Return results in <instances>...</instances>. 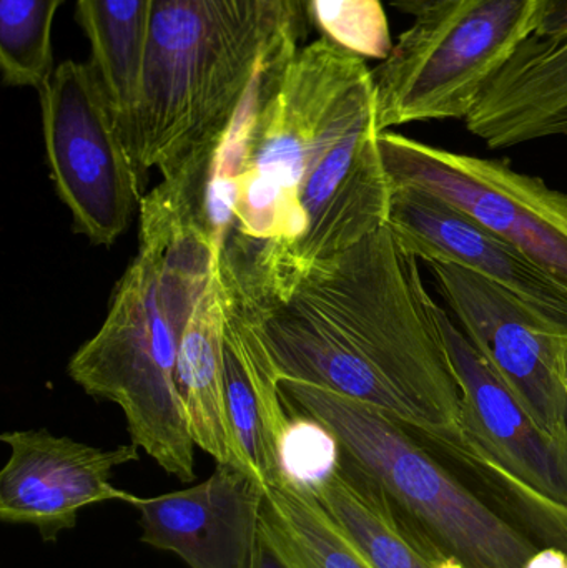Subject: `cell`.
Returning <instances> with one entry per match:
<instances>
[{
	"label": "cell",
	"instance_id": "6da1fadb",
	"mask_svg": "<svg viewBox=\"0 0 567 568\" xmlns=\"http://www.w3.org/2000/svg\"><path fill=\"white\" fill-rule=\"evenodd\" d=\"M419 260L388 226L275 296L243 291L282 377L376 407L453 456L462 393Z\"/></svg>",
	"mask_w": 567,
	"mask_h": 568
},
{
	"label": "cell",
	"instance_id": "7a4b0ae2",
	"mask_svg": "<svg viewBox=\"0 0 567 568\" xmlns=\"http://www.w3.org/2000/svg\"><path fill=\"white\" fill-rule=\"evenodd\" d=\"M265 45L260 0H153L129 155L143 183L205 172Z\"/></svg>",
	"mask_w": 567,
	"mask_h": 568
},
{
	"label": "cell",
	"instance_id": "3957f363",
	"mask_svg": "<svg viewBox=\"0 0 567 568\" xmlns=\"http://www.w3.org/2000/svg\"><path fill=\"white\" fill-rule=\"evenodd\" d=\"M372 72L325 37L298 45L272 37L246 90L249 132L225 248L236 258L282 252L302 230L300 186L336 103Z\"/></svg>",
	"mask_w": 567,
	"mask_h": 568
},
{
	"label": "cell",
	"instance_id": "277c9868",
	"mask_svg": "<svg viewBox=\"0 0 567 568\" xmlns=\"http://www.w3.org/2000/svg\"><path fill=\"white\" fill-rule=\"evenodd\" d=\"M286 399L325 424L343 456L462 568H523L538 544L466 486L425 434L376 407L282 377Z\"/></svg>",
	"mask_w": 567,
	"mask_h": 568
},
{
	"label": "cell",
	"instance_id": "5b68a950",
	"mask_svg": "<svg viewBox=\"0 0 567 568\" xmlns=\"http://www.w3.org/2000/svg\"><path fill=\"white\" fill-rule=\"evenodd\" d=\"M182 333L160 300L155 266L136 253L113 290L100 329L69 363L90 396L123 410L130 440L180 483L195 479V440L176 381Z\"/></svg>",
	"mask_w": 567,
	"mask_h": 568
},
{
	"label": "cell",
	"instance_id": "8992f818",
	"mask_svg": "<svg viewBox=\"0 0 567 568\" xmlns=\"http://www.w3.org/2000/svg\"><path fill=\"white\" fill-rule=\"evenodd\" d=\"M379 133L369 72L336 103L316 140L300 186L302 230L295 242L249 260L223 253L246 291L275 296L313 263L340 255L388 225L393 186Z\"/></svg>",
	"mask_w": 567,
	"mask_h": 568
},
{
	"label": "cell",
	"instance_id": "52a82bcc",
	"mask_svg": "<svg viewBox=\"0 0 567 568\" xmlns=\"http://www.w3.org/2000/svg\"><path fill=\"white\" fill-rule=\"evenodd\" d=\"M541 0H448L415 17L372 69L382 132L466 120L492 80L536 32Z\"/></svg>",
	"mask_w": 567,
	"mask_h": 568
},
{
	"label": "cell",
	"instance_id": "ba28073f",
	"mask_svg": "<svg viewBox=\"0 0 567 568\" xmlns=\"http://www.w3.org/2000/svg\"><path fill=\"white\" fill-rule=\"evenodd\" d=\"M393 189H413L448 203L567 290V195L502 160L426 145L402 133H379Z\"/></svg>",
	"mask_w": 567,
	"mask_h": 568
},
{
	"label": "cell",
	"instance_id": "9c48e42d",
	"mask_svg": "<svg viewBox=\"0 0 567 568\" xmlns=\"http://www.w3.org/2000/svg\"><path fill=\"white\" fill-rule=\"evenodd\" d=\"M39 99L57 195L77 232L93 245H113L140 209L142 182L92 63H60Z\"/></svg>",
	"mask_w": 567,
	"mask_h": 568
},
{
	"label": "cell",
	"instance_id": "30bf717a",
	"mask_svg": "<svg viewBox=\"0 0 567 568\" xmlns=\"http://www.w3.org/2000/svg\"><path fill=\"white\" fill-rule=\"evenodd\" d=\"M439 326L462 393L455 457L541 514L567 547V440L545 429L442 306Z\"/></svg>",
	"mask_w": 567,
	"mask_h": 568
},
{
	"label": "cell",
	"instance_id": "8fae6325",
	"mask_svg": "<svg viewBox=\"0 0 567 568\" xmlns=\"http://www.w3.org/2000/svg\"><path fill=\"white\" fill-rule=\"evenodd\" d=\"M469 343L553 436L567 440V390L558 369L565 327L498 284L452 265L426 263Z\"/></svg>",
	"mask_w": 567,
	"mask_h": 568
},
{
	"label": "cell",
	"instance_id": "7c38bea8",
	"mask_svg": "<svg viewBox=\"0 0 567 568\" xmlns=\"http://www.w3.org/2000/svg\"><path fill=\"white\" fill-rule=\"evenodd\" d=\"M0 440L10 449L0 470V520L33 527L43 542L75 529L87 507L132 497L113 486L112 476L140 459L135 444L100 449L45 429L9 430Z\"/></svg>",
	"mask_w": 567,
	"mask_h": 568
},
{
	"label": "cell",
	"instance_id": "4fadbf2b",
	"mask_svg": "<svg viewBox=\"0 0 567 568\" xmlns=\"http://www.w3.org/2000/svg\"><path fill=\"white\" fill-rule=\"evenodd\" d=\"M265 487L225 464L209 479L156 497H130L140 540L172 552L189 568H252Z\"/></svg>",
	"mask_w": 567,
	"mask_h": 568
},
{
	"label": "cell",
	"instance_id": "5bb4252c",
	"mask_svg": "<svg viewBox=\"0 0 567 568\" xmlns=\"http://www.w3.org/2000/svg\"><path fill=\"white\" fill-rule=\"evenodd\" d=\"M386 226L422 262L469 270L567 329L566 287L448 203L418 190L393 189Z\"/></svg>",
	"mask_w": 567,
	"mask_h": 568
},
{
	"label": "cell",
	"instance_id": "9a60e30c",
	"mask_svg": "<svg viewBox=\"0 0 567 568\" xmlns=\"http://www.w3.org/2000/svg\"><path fill=\"white\" fill-rule=\"evenodd\" d=\"M225 323L226 297L219 263L180 339L176 381L196 447L216 464L249 474L230 419L223 363Z\"/></svg>",
	"mask_w": 567,
	"mask_h": 568
},
{
	"label": "cell",
	"instance_id": "2e32d148",
	"mask_svg": "<svg viewBox=\"0 0 567 568\" xmlns=\"http://www.w3.org/2000/svg\"><path fill=\"white\" fill-rule=\"evenodd\" d=\"M315 496L375 568H462L405 519L345 456Z\"/></svg>",
	"mask_w": 567,
	"mask_h": 568
},
{
	"label": "cell",
	"instance_id": "e0dca14e",
	"mask_svg": "<svg viewBox=\"0 0 567 568\" xmlns=\"http://www.w3.org/2000/svg\"><path fill=\"white\" fill-rule=\"evenodd\" d=\"M152 3L153 0H77V20L90 43V63L125 149L142 95Z\"/></svg>",
	"mask_w": 567,
	"mask_h": 568
},
{
	"label": "cell",
	"instance_id": "ac0fdd59",
	"mask_svg": "<svg viewBox=\"0 0 567 568\" xmlns=\"http://www.w3.org/2000/svg\"><path fill=\"white\" fill-rule=\"evenodd\" d=\"M260 539L285 568H375L316 496L283 483L265 487Z\"/></svg>",
	"mask_w": 567,
	"mask_h": 568
},
{
	"label": "cell",
	"instance_id": "d6986e66",
	"mask_svg": "<svg viewBox=\"0 0 567 568\" xmlns=\"http://www.w3.org/2000/svg\"><path fill=\"white\" fill-rule=\"evenodd\" d=\"M65 0H0L3 85L39 92L53 70L52 30Z\"/></svg>",
	"mask_w": 567,
	"mask_h": 568
},
{
	"label": "cell",
	"instance_id": "ffe728a7",
	"mask_svg": "<svg viewBox=\"0 0 567 568\" xmlns=\"http://www.w3.org/2000/svg\"><path fill=\"white\" fill-rule=\"evenodd\" d=\"M288 404V419L276 439L273 483L315 496L342 466V446L325 424Z\"/></svg>",
	"mask_w": 567,
	"mask_h": 568
},
{
	"label": "cell",
	"instance_id": "44dd1931",
	"mask_svg": "<svg viewBox=\"0 0 567 568\" xmlns=\"http://www.w3.org/2000/svg\"><path fill=\"white\" fill-rule=\"evenodd\" d=\"M313 29L346 52L385 60L393 39L382 0H310Z\"/></svg>",
	"mask_w": 567,
	"mask_h": 568
},
{
	"label": "cell",
	"instance_id": "7402d4cb",
	"mask_svg": "<svg viewBox=\"0 0 567 568\" xmlns=\"http://www.w3.org/2000/svg\"><path fill=\"white\" fill-rule=\"evenodd\" d=\"M260 9L265 42L283 33L298 45H305L303 42L313 32L310 0H260Z\"/></svg>",
	"mask_w": 567,
	"mask_h": 568
},
{
	"label": "cell",
	"instance_id": "603a6c76",
	"mask_svg": "<svg viewBox=\"0 0 567 568\" xmlns=\"http://www.w3.org/2000/svg\"><path fill=\"white\" fill-rule=\"evenodd\" d=\"M567 32V0H541L538 19H536V37L561 36Z\"/></svg>",
	"mask_w": 567,
	"mask_h": 568
},
{
	"label": "cell",
	"instance_id": "cb8c5ba5",
	"mask_svg": "<svg viewBox=\"0 0 567 568\" xmlns=\"http://www.w3.org/2000/svg\"><path fill=\"white\" fill-rule=\"evenodd\" d=\"M523 568H567V549L558 546L539 547Z\"/></svg>",
	"mask_w": 567,
	"mask_h": 568
},
{
	"label": "cell",
	"instance_id": "d4e9b609",
	"mask_svg": "<svg viewBox=\"0 0 567 568\" xmlns=\"http://www.w3.org/2000/svg\"><path fill=\"white\" fill-rule=\"evenodd\" d=\"M396 10L402 13H408L413 19L422 16L426 10L438 7L439 3L448 2V0H388Z\"/></svg>",
	"mask_w": 567,
	"mask_h": 568
},
{
	"label": "cell",
	"instance_id": "484cf974",
	"mask_svg": "<svg viewBox=\"0 0 567 568\" xmlns=\"http://www.w3.org/2000/svg\"><path fill=\"white\" fill-rule=\"evenodd\" d=\"M252 568H285V566L280 562L279 557L273 554V550L260 539Z\"/></svg>",
	"mask_w": 567,
	"mask_h": 568
},
{
	"label": "cell",
	"instance_id": "4316f807",
	"mask_svg": "<svg viewBox=\"0 0 567 568\" xmlns=\"http://www.w3.org/2000/svg\"><path fill=\"white\" fill-rule=\"evenodd\" d=\"M558 369L567 390V331L558 339Z\"/></svg>",
	"mask_w": 567,
	"mask_h": 568
}]
</instances>
